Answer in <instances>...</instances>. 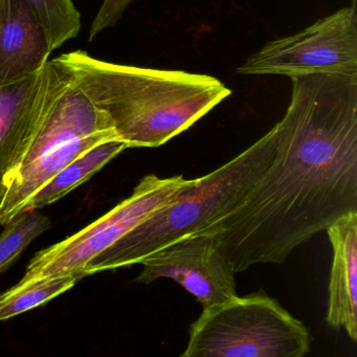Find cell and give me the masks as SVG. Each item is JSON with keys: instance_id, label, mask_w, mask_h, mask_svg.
<instances>
[{"instance_id": "cell-1", "label": "cell", "mask_w": 357, "mask_h": 357, "mask_svg": "<svg viewBox=\"0 0 357 357\" xmlns=\"http://www.w3.org/2000/svg\"><path fill=\"white\" fill-rule=\"evenodd\" d=\"M268 168L210 231L236 273L282 264L294 248L357 212V75L291 77Z\"/></svg>"}, {"instance_id": "cell-2", "label": "cell", "mask_w": 357, "mask_h": 357, "mask_svg": "<svg viewBox=\"0 0 357 357\" xmlns=\"http://www.w3.org/2000/svg\"><path fill=\"white\" fill-rule=\"evenodd\" d=\"M128 148H156L231 95L218 79L109 63L76 51L58 57Z\"/></svg>"}, {"instance_id": "cell-3", "label": "cell", "mask_w": 357, "mask_h": 357, "mask_svg": "<svg viewBox=\"0 0 357 357\" xmlns=\"http://www.w3.org/2000/svg\"><path fill=\"white\" fill-rule=\"evenodd\" d=\"M277 128L239 155L181 191L170 204L91 259L81 277L139 264L185 236L202 233L235 211L265 172L275 152Z\"/></svg>"}, {"instance_id": "cell-4", "label": "cell", "mask_w": 357, "mask_h": 357, "mask_svg": "<svg viewBox=\"0 0 357 357\" xmlns=\"http://www.w3.org/2000/svg\"><path fill=\"white\" fill-rule=\"evenodd\" d=\"M120 139L58 58L50 61L47 107L32 144L0 202L5 227L60 171L98 144Z\"/></svg>"}, {"instance_id": "cell-5", "label": "cell", "mask_w": 357, "mask_h": 357, "mask_svg": "<svg viewBox=\"0 0 357 357\" xmlns=\"http://www.w3.org/2000/svg\"><path fill=\"white\" fill-rule=\"evenodd\" d=\"M308 328L264 291L204 309L183 357H304Z\"/></svg>"}, {"instance_id": "cell-6", "label": "cell", "mask_w": 357, "mask_h": 357, "mask_svg": "<svg viewBox=\"0 0 357 357\" xmlns=\"http://www.w3.org/2000/svg\"><path fill=\"white\" fill-rule=\"evenodd\" d=\"M193 181L183 175L169 178L147 175L128 198L95 222L37 252L20 282L66 275L83 279L81 273L91 259L164 208Z\"/></svg>"}, {"instance_id": "cell-7", "label": "cell", "mask_w": 357, "mask_h": 357, "mask_svg": "<svg viewBox=\"0 0 357 357\" xmlns=\"http://www.w3.org/2000/svg\"><path fill=\"white\" fill-rule=\"evenodd\" d=\"M243 75H357L356 7L338 10L298 34L267 43L237 70Z\"/></svg>"}, {"instance_id": "cell-8", "label": "cell", "mask_w": 357, "mask_h": 357, "mask_svg": "<svg viewBox=\"0 0 357 357\" xmlns=\"http://www.w3.org/2000/svg\"><path fill=\"white\" fill-rule=\"evenodd\" d=\"M139 264L143 271L137 282L151 284L162 278L172 279L193 294L204 309L237 296L236 273L216 236L210 231L176 240Z\"/></svg>"}, {"instance_id": "cell-9", "label": "cell", "mask_w": 357, "mask_h": 357, "mask_svg": "<svg viewBox=\"0 0 357 357\" xmlns=\"http://www.w3.org/2000/svg\"><path fill=\"white\" fill-rule=\"evenodd\" d=\"M49 85L50 61L37 74L0 86V202L40 126Z\"/></svg>"}, {"instance_id": "cell-10", "label": "cell", "mask_w": 357, "mask_h": 357, "mask_svg": "<svg viewBox=\"0 0 357 357\" xmlns=\"http://www.w3.org/2000/svg\"><path fill=\"white\" fill-rule=\"evenodd\" d=\"M52 52L47 30L26 0H1L0 86L40 72Z\"/></svg>"}, {"instance_id": "cell-11", "label": "cell", "mask_w": 357, "mask_h": 357, "mask_svg": "<svg viewBox=\"0 0 357 357\" xmlns=\"http://www.w3.org/2000/svg\"><path fill=\"white\" fill-rule=\"evenodd\" d=\"M333 250L328 300V325L344 329L357 342V212L349 213L327 229Z\"/></svg>"}, {"instance_id": "cell-12", "label": "cell", "mask_w": 357, "mask_h": 357, "mask_svg": "<svg viewBox=\"0 0 357 357\" xmlns=\"http://www.w3.org/2000/svg\"><path fill=\"white\" fill-rule=\"evenodd\" d=\"M127 148L128 145L124 141L116 139L98 144L87 150L45 183L28 202L24 211L38 210L61 199L86 183Z\"/></svg>"}, {"instance_id": "cell-13", "label": "cell", "mask_w": 357, "mask_h": 357, "mask_svg": "<svg viewBox=\"0 0 357 357\" xmlns=\"http://www.w3.org/2000/svg\"><path fill=\"white\" fill-rule=\"evenodd\" d=\"M80 280L77 275H66L18 282L0 294V321L45 305L74 287Z\"/></svg>"}, {"instance_id": "cell-14", "label": "cell", "mask_w": 357, "mask_h": 357, "mask_svg": "<svg viewBox=\"0 0 357 357\" xmlns=\"http://www.w3.org/2000/svg\"><path fill=\"white\" fill-rule=\"evenodd\" d=\"M51 227V219L38 210L24 211L6 225L0 234V273L9 269L24 250Z\"/></svg>"}, {"instance_id": "cell-15", "label": "cell", "mask_w": 357, "mask_h": 357, "mask_svg": "<svg viewBox=\"0 0 357 357\" xmlns=\"http://www.w3.org/2000/svg\"><path fill=\"white\" fill-rule=\"evenodd\" d=\"M38 15L49 35L53 51L76 38L81 15L72 0H26Z\"/></svg>"}, {"instance_id": "cell-16", "label": "cell", "mask_w": 357, "mask_h": 357, "mask_svg": "<svg viewBox=\"0 0 357 357\" xmlns=\"http://www.w3.org/2000/svg\"><path fill=\"white\" fill-rule=\"evenodd\" d=\"M133 0H104L96 15L89 32V41H93L99 33L118 24Z\"/></svg>"}, {"instance_id": "cell-17", "label": "cell", "mask_w": 357, "mask_h": 357, "mask_svg": "<svg viewBox=\"0 0 357 357\" xmlns=\"http://www.w3.org/2000/svg\"><path fill=\"white\" fill-rule=\"evenodd\" d=\"M354 3H356V0H354Z\"/></svg>"}, {"instance_id": "cell-18", "label": "cell", "mask_w": 357, "mask_h": 357, "mask_svg": "<svg viewBox=\"0 0 357 357\" xmlns=\"http://www.w3.org/2000/svg\"><path fill=\"white\" fill-rule=\"evenodd\" d=\"M0 1H1V0H0Z\"/></svg>"}]
</instances>
